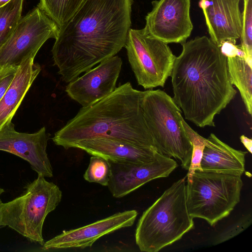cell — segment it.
Here are the masks:
<instances>
[{"instance_id":"obj_1","label":"cell","mask_w":252,"mask_h":252,"mask_svg":"<svg viewBox=\"0 0 252 252\" xmlns=\"http://www.w3.org/2000/svg\"><path fill=\"white\" fill-rule=\"evenodd\" d=\"M133 0H84L63 27L52 49L54 64L69 83L125 47Z\"/></svg>"},{"instance_id":"obj_2","label":"cell","mask_w":252,"mask_h":252,"mask_svg":"<svg viewBox=\"0 0 252 252\" xmlns=\"http://www.w3.org/2000/svg\"><path fill=\"white\" fill-rule=\"evenodd\" d=\"M170 74L177 105L196 126H215L214 117L237 94L231 84L227 57L206 36L182 44Z\"/></svg>"},{"instance_id":"obj_3","label":"cell","mask_w":252,"mask_h":252,"mask_svg":"<svg viewBox=\"0 0 252 252\" xmlns=\"http://www.w3.org/2000/svg\"><path fill=\"white\" fill-rule=\"evenodd\" d=\"M143 91L129 82L119 86L99 100L82 107L55 133L53 142L68 149L83 140L104 137L156 150L143 116Z\"/></svg>"},{"instance_id":"obj_4","label":"cell","mask_w":252,"mask_h":252,"mask_svg":"<svg viewBox=\"0 0 252 252\" xmlns=\"http://www.w3.org/2000/svg\"><path fill=\"white\" fill-rule=\"evenodd\" d=\"M185 178L174 183L143 213L135 233L141 251L158 252L194 228L187 206Z\"/></svg>"},{"instance_id":"obj_5","label":"cell","mask_w":252,"mask_h":252,"mask_svg":"<svg viewBox=\"0 0 252 252\" xmlns=\"http://www.w3.org/2000/svg\"><path fill=\"white\" fill-rule=\"evenodd\" d=\"M142 108L156 150L188 170L192 146L181 122V110L172 97L160 89H149L143 91Z\"/></svg>"},{"instance_id":"obj_6","label":"cell","mask_w":252,"mask_h":252,"mask_svg":"<svg viewBox=\"0 0 252 252\" xmlns=\"http://www.w3.org/2000/svg\"><path fill=\"white\" fill-rule=\"evenodd\" d=\"M20 196L0 207V228L8 226L32 243H44L43 226L47 215L61 201L62 192L53 182L38 175Z\"/></svg>"},{"instance_id":"obj_7","label":"cell","mask_w":252,"mask_h":252,"mask_svg":"<svg viewBox=\"0 0 252 252\" xmlns=\"http://www.w3.org/2000/svg\"><path fill=\"white\" fill-rule=\"evenodd\" d=\"M242 175L196 170L186 184V203L193 218L214 226L227 217L240 202Z\"/></svg>"},{"instance_id":"obj_8","label":"cell","mask_w":252,"mask_h":252,"mask_svg":"<svg viewBox=\"0 0 252 252\" xmlns=\"http://www.w3.org/2000/svg\"><path fill=\"white\" fill-rule=\"evenodd\" d=\"M125 47L138 84L145 89L163 87L176 57L168 44L151 35L145 28L130 29Z\"/></svg>"},{"instance_id":"obj_9","label":"cell","mask_w":252,"mask_h":252,"mask_svg":"<svg viewBox=\"0 0 252 252\" xmlns=\"http://www.w3.org/2000/svg\"><path fill=\"white\" fill-rule=\"evenodd\" d=\"M60 28L38 7L21 18L16 29L0 48V65L19 66L38 50L49 38L56 39Z\"/></svg>"},{"instance_id":"obj_10","label":"cell","mask_w":252,"mask_h":252,"mask_svg":"<svg viewBox=\"0 0 252 252\" xmlns=\"http://www.w3.org/2000/svg\"><path fill=\"white\" fill-rule=\"evenodd\" d=\"M145 17V28L152 36L168 44H182L193 29L190 0H155Z\"/></svg>"},{"instance_id":"obj_11","label":"cell","mask_w":252,"mask_h":252,"mask_svg":"<svg viewBox=\"0 0 252 252\" xmlns=\"http://www.w3.org/2000/svg\"><path fill=\"white\" fill-rule=\"evenodd\" d=\"M108 161L111 176L107 187L116 198L122 197L153 180L168 177L178 166L173 159L159 153L153 160L143 163Z\"/></svg>"},{"instance_id":"obj_12","label":"cell","mask_w":252,"mask_h":252,"mask_svg":"<svg viewBox=\"0 0 252 252\" xmlns=\"http://www.w3.org/2000/svg\"><path fill=\"white\" fill-rule=\"evenodd\" d=\"M49 139L45 127L33 133L20 132L11 121L0 130V151L25 160L38 175L52 177L53 168L46 152Z\"/></svg>"},{"instance_id":"obj_13","label":"cell","mask_w":252,"mask_h":252,"mask_svg":"<svg viewBox=\"0 0 252 252\" xmlns=\"http://www.w3.org/2000/svg\"><path fill=\"white\" fill-rule=\"evenodd\" d=\"M123 62L114 56L69 83L65 92L73 100L86 107L113 92L120 74Z\"/></svg>"},{"instance_id":"obj_14","label":"cell","mask_w":252,"mask_h":252,"mask_svg":"<svg viewBox=\"0 0 252 252\" xmlns=\"http://www.w3.org/2000/svg\"><path fill=\"white\" fill-rule=\"evenodd\" d=\"M137 215L135 210H126L82 227L64 231L44 242L41 248L47 251L90 247L100 237L132 226Z\"/></svg>"},{"instance_id":"obj_15","label":"cell","mask_w":252,"mask_h":252,"mask_svg":"<svg viewBox=\"0 0 252 252\" xmlns=\"http://www.w3.org/2000/svg\"><path fill=\"white\" fill-rule=\"evenodd\" d=\"M241 0H200L211 39L219 47L229 40L236 42L242 29Z\"/></svg>"},{"instance_id":"obj_16","label":"cell","mask_w":252,"mask_h":252,"mask_svg":"<svg viewBox=\"0 0 252 252\" xmlns=\"http://www.w3.org/2000/svg\"><path fill=\"white\" fill-rule=\"evenodd\" d=\"M73 148L112 161L143 163L153 160L158 153L155 149L136 146L122 141L96 137L80 141Z\"/></svg>"},{"instance_id":"obj_17","label":"cell","mask_w":252,"mask_h":252,"mask_svg":"<svg viewBox=\"0 0 252 252\" xmlns=\"http://www.w3.org/2000/svg\"><path fill=\"white\" fill-rule=\"evenodd\" d=\"M247 152L235 150L214 134L206 138L201 161L202 170L242 175L245 171Z\"/></svg>"},{"instance_id":"obj_18","label":"cell","mask_w":252,"mask_h":252,"mask_svg":"<svg viewBox=\"0 0 252 252\" xmlns=\"http://www.w3.org/2000/svg\"><path fill=\"white\" fill-rule=\"evenodd\" d=\"M38 63L30 58L20 64L15 77L0 100V130L11 121L26 94L41 71Z\"/></svg>"},{"instance_id":"obj_19","label":"cell","mask_w":252,"mask_h":252,"mask_svg":"<svg viewBox=\"0 0 252 252\" xmlns=\"http://www.w3.org/2000/svg\"><path fill=\"white\" fill-rule=\"evenodd\" d=\"M227 61L231 84L239 91L247 111L252 115V67L243 58H227Z\"/></svg>"},{"instance_id":"obj_20","label":"cell","mask_w":252,"mask_h":252,"mask_svg":"<svg viewBox=\"0 0 252 252\" xmlns=\"http://www.w3.org/2000/svg\"><path fill=\"white\" fill-rule=\"evenodd\" d=\"M84 0H39L37 7L61 28L65 25Z\"/></svg>"},{"instance_id":"obj_21","label":"cell","mask_w":252,"mask_h":252,"mask_svg":"<svg viewBox=\"0 0 252 252\" xmlns=\"http://www.w3.org/2000/svg\"><path fill=\"white\" fill-rule=\"evenodd\" d=\"M24 0H11L0 7V48L9 38L21 18Z\"/></svg>"},{"instance_id":"obj_22","label":"cell","mask_w":252,"mask_h":252,"mask_svg":"<svg viewBox=\"0 0 252 252\" xmlns=\"http://www.w3.org/2000/svg\"><path fill=\"white\" fill-rule=\"evenodd\" d=\"M181 122L192 146L190 163L187 175V180H190L195 171H202L200 164L206 138L200 135L193 130L184 120L182 116L181 117Z\"/></svg>"},{"instance_id":"obj_23","label":"cell","mask_w":252,"mask_h":252,"mask_svg":"<svg viewBox=\"0 0 252 252\" xmlns=\"http://www.w3.org/2000/svg\"><path fill=\"white\" fill-rule=\"evenodd\" d=\"M111 176L109 161L102 157L93 156L83 177L90 183H95L107 186Z\"/></svg>"},{"instance_id":"obj_24","label":"cell","mask_w":252,"mask_h":252,"mask_svg":"<svg viewBox=\"0 0 252 252\" xmlns=\"http://www.w3.org/2000/svg\"><path fill=\"white\" fill-rule=\"evenodd\" d=\"M240 46L245 54V60L252 67V0H244Z\"/></svg>"},{"instance_id":"obj_25","label":"cell","mask_w":252,"mask_h":252,"mask_svg":"<svg viewBox=\"0 0 252 252\" xmlns=\"http://www.w3.org/2000/svg\"><path fill=\"white\" fill-rule=\"evenodd\" d=\"M18 67L10 64L0 65V100L12 83Z\"/></svg>"},{"instance_id":"obj_26","label":"cell","mask_w":252,"mask_h":252,"mask_svg":"<svg viewBox=\"0 0 252 252\" xmlns=\"http://www.w3.org/2000/svg\"><path fill=\"white\" fill-rule=\"evenodd\" d=\"M252 217L247 216L238 222L231 228L219 236L215 241V244H218L237 235L242 231L247 228L251 223Z\"/></svg>"},{"instance_id":"obj_27","label":"cell","mask_w":252,"mask_h":252,"mask_svg":"<svg viewBox=\"0 0 252 252\" xmlns=\"http://www.w3.org/2000/svg\"><path fill=\"white\" fill-rule=\"evenodd\" d=\"M235 42L225 41L220 47L222 54L227 58L239 57L245 58L246 55L240 45H237Z\"/></svg>"},{"instance_id":"obj_28","label":"cell","mask_w":252,"mask_h":252,"mask_svg":"<svg viewBox=\"0 0 252 252\" xmlns=\"http://www.w3.org/2000/svg\"><path fill=\"white\" fill-rule=\"evenodd\" d=\"M241 142L243 143L244 146L248 150V151L252 154V140L249 138L244 135H242L240 137Z\"/></svg>"},{"instance_id":"obj_29","label":"cell","mask_w":252,"mask_h":252,"mask_svg":"<svg viewBox=\"0 0 252 252\" xmlns=\"http://www.w3.org/2000/svg\"><path fill=\"white\" fill-rule=\"evenodd\" d=\"M11 0H0V7Z\"/></svg>"},{"instance_id":"obj_30","label":"cell","mask_w":252,"mask_h":252,"mask_svg":"<svg viewBox=\"0 0 252 252\" xmlns=\"http://www.w3.org/2000/svg\"><path fill=\"white\" fill-rule=\"evenodd\" d=\"M4 191V189L2 188H0V195L3 193ZM2 201H1L0 199V204L1 203Z\"/></svg>"}]
</instances>
